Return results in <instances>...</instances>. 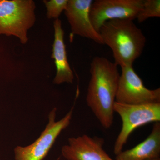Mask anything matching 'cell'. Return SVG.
Segmentation results:
<instances>
[{
    "instance_id": "obj_1",
    "label": "cell",
    "mask_w": 160,
    "mask_h": 160,
    "mask_svg": "<svg viewBox=\"0 0 160 160\" xmlns=\"http://www.w3.org/2000/svg\"><path fill=\"white\" fill-rule=\"evenodd\" d=\"M117 65L101 57L93 58L90 64V80L87 89V106L103 127L108 129L114 119V105L120 74Z\"/></svg>"
},
{
    "instance_id": "obj_2",
    "label": "cell",
    "mask_w": 160,
    "mask_h": 160,
    "mask_svg": "<svg viewBox=\"0 0 160 160\" xmlns=\"http://www.w3.org/2000/svg\"><path fill=\"white\" fill-rule=\"evenodd\" d=\"M99 33L104 45L111 49L114 63L121 68L133 66L146 45V37L132 20L107 21L101 26Z\"/></svg>"
},
{
    "instance_id": "obj_3",
    "label": "cell",
    "mask_w": 160,
    "mask_h": 160,
    "mask_svg": "<svg viewBox=\"0 0 160 160\" xmlns=\"http://www.w3.org/2000/svg\"><path fill=\"white\" fill-rule=\"evenodd\" d=\"M35 8L32 0H0V36H13L26 44L35 22Z\"/></svg>"
},
{
    "instance_id": "obj_4",
    "label": "cell",
    "mask_w": 160,
    "mask_h": 160,
    "mask_svg": "<svg viewBox=\"0 0 160 160\" xmlns=\"http://www.w3.org/2000/svg\"><path fill=\"white\" fill-rule=\"evenodd\" d=\"M113 109L122 121V129L114 144L113 152L116 155L122 151L135 129L148 123L160 121V103L129 105L115 102Z\"/></svg>"
},
{
    "instance_id": "obj_5",
    "label": "cell",
    "mask_w": 160,
    "mask_h": 160,
    "mask_svg": "<svg viewBox=\"0 0 160 160\" xmlns=\"http://www.w3.org/2000/svg\"><path fill=\"white\" fill-rule=\"evenodd\" d=\"M73 107L59 121H56L57 109L49 113V122L37 140L26 147L18 146L14 149L15 160H42L52 147L58 137L70 124Z\"/></svg>"
},
{
    "instance_id": "obj_6",
    "label": "cell",
    "mask_w": 160,
    "mask_h": 160,
    "mask_svg": "<svg viewBox=\"0 0 160 160\" xmlns=\"http://www.w3.org/2000/svg\"><path fill=\"white\" fill-rule=\"evenodd\" d=\"M121 68L116 102L129 105L160 103V88L153 90L146 88L133 66Z\"/></svg>"
},
{
    "instance_id": "obj_7",
    "label": "cell",
    "mask_w": 160,
    "mask_h": 160,
    "mask_svg": "<svg viewBox=\"0 0 160 160\" xmlns=\"http://www.w3.org/2000/svg\"><path fill=\"white\" fill-rule=\"evenodd\" d=\"M144 0H95L89 12L90 21L99 32L101 26L114 19L134 20L142 9Z\"/></svg>"
},
{
    "instance_id": "obj_8",
    "label": "cell",
    "mask_w": 160,
    "mask_h": 160,
    "mask_svg": "<svg viewBox=\"0 0 160 160\" xmlns=\"http://www.w3.org/2000/svg\"><path fill=\"white\" fill-rule=\"evenodd\" d=\"M92 0H68L65 11L71 27V34L92 40L104 45L102 39L90 21L89 12Z\"/></svg>"
},
{
    "instance_id": "obj_9",
    "label": "cell",
    "mask_w": 160,
    "mask_h": 160,
    "mask_svg": "<svg viewBox=\"0 0 160 160\" xmlns=\"http://www.w3.org/2000/svg\"><path fill=\"white\" fill-rule=\"evenodd\" d=\"M102 138L91 137L84 134L70 138L62 148L63 156L68 160H115L103 149Z\"/></svg>"
},
{
    "instance_id": "obj_10",
    "label": "cell",
    "mask_w": 160,
    "mask_h": 160,
    "mask_svg": "<svg viewBox=\"0 0 160 160\" xmlns=\"http://www.w3.org/2000/svg\"><path fill=\"white\" fill-rule=\"evenodd\" d=\"M53 27L54 39L51 58L54 60L57 72L53 82L57 85L64 82L72 84L74 80V75L67 59L62 21L59 18L55 20Z\"/></svg>"
},
{
    "instance_id": "obj_11",
    "label": "cell",
    "mask_w": 160,
    "mask_h": 160,
    "mask_svg": "<svg viewBox=\"0 0 160 160\" xmlns=\"http://www.w3.org/2000/svg\"><path fill=\"white\" fill-rule=\"evenodd\" d=\"M160 123L155 122L146 139L131 149L122 151L115 160H151L159 158Z\"/></svg>"
},
{
    "instance_id": "obj_12",
    "label": "cell",
    "mask_w": 160,
    "mask_h": 160,
    "mask_svg": "<svg viewBox=\"0 0 160 160\" xmlns=\"http://www.w3.org/2000/svg\"><path fill=\"white\" fill-rule=\"evenodd\" d=\"M160 17V0H144L142 9L138 12L136 19L141 23L149 18Z\"/></svg>"
},
{
    "instance_id": "obj_13",
    "label": "cell",
    "mask_w": 160,
    "mask_h": 160,
    "mask_svg": "<svg viewBox=\"0 0 160 160\" xmlns=\"http://www.w3.org/2000/svg\"><path fill=\"white\" fill-rule=\"evenodd\" d=\"M43 2L47 8V17L57 19L66 9L68 0H45Z\"/></svg>"
},
{
    "instance_id": "obj_14",
    "label": "cell",
    "mask_w": 160,
    "mask_h": 160,
    "mask_svg": "<svg viewBox=\"0 0 160 160\" xmlns=\"http://www.w3.org/2000/svg\"><path fill=\"white\" fill-rule=\"evenodd\" d=\"M151 160H160V158L155 159Z\"/></svg>"
}]
</instances>
